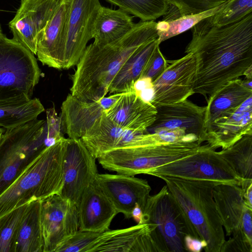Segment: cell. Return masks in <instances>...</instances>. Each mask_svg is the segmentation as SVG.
<instances>
[{
  "label": "cell",
  "mask_w": 252,
  "mask_h": 252,
  "mask_svg": "<svg viewBox=\"0 0 252 252\" xmlns=\"http://www.w3.org/2000/svg\"><path fill=\"white\" fill-rule=\"evenodd\" d=\"M100 233L78 230L61 243L54 252H91Z\"/></svg>",
  "instance_id": "obj_34"
},
{
  "label": "cell",
  "mask_w": 252,
  "mask_h": 252,
  "mask_svg": "<svg viewBox=\"0 0 252 252\" xmlns=\"http://www.w3.org/2000/svg\"><path fill=\"white\" fill-rule=\"evenodd\" d=\"M156 108L155 120L146 133L172 131L200 145L206 141V106L197 105L187 99Z\"/></svg>",
  "instance_id": "obj_10"
},
{
  "label": "cell",
  "mask_w": 252,
  "mask_h": 252,
  "mask_svg": "<svg viewBox=\"0 0 252 252\" xmlns=\"http://www.w3.org/2000/svg\"><path fill=\"white\" fill-rule=\"evenodd\" d=\"M79 230L102 232L118 214L96 180L84 191L77 206Z\"/></svg>",
  "instance_id": "obj_21"
},
{
  "label": "cell",
  "mask_w": 252,
  "mask_h": 252,
  "mask_svg": "<svg viewBox=\"0 0 252 252\" xmlns=\"http://www.w3.org/2000/svg\"><path fill=\"white\" fill-rule=\"evenodd\" d=\"M168 65V60L165 59L158 47L140 78H148L153 82L162 73Z\"/></svg>",
  "instance_id": "obj_37"
},
{
  "label": "cell",
  "mask_w": 252,
  "mask_h": 252,
  "mask_svg": "<svg viewBox=\"0 0 252 252\" xmlns=\"http://www.w3.org/2000/svg\"><path fill=\"white\" fill-rule=\"evenodd\" d=\"M158 47L159 43L157 38L132 55L115 77L109 93H121L134 89L135 83L142 77Z\"/></svg>",
  "instance_id": "obj_28"
},
{
  "label": "cell",
  "mask_w": 252,
  "mask_h": 252,
  "mask_svg": "<svg viewBox=\"0 0 252 252\" xmlns=\"http://www.w3.org/2000/svg\"><path fill=\"white\" fill-rule=\"evenodd\" d=\"M143 213V223L156 225L168 252H185L183 240L187 235L200 239L166 185L157 193L150 195Z\"/></svg>",
  "instance_id": "obj_8"
},
{
  "label": "cell",
  "mask_w": 252,
  "mask_h": 252,
  "mask_svg": "<svg viewBox=\"0 0 252 252\" xmlns=\"http://www.w3.org/2000/svg\"><path fill=\"white\" fill-rule=\"evenodd\" d=\"M218 154L241 180H252V134H247Z\"/></svg>",
  "instance_id": "obj_30"
},
{
  "label": "cell",
  "mask_w": 252,
  "mask_h": 252,
  "mask_svg": "<svg viewBox=\"0 0 252 252\" xmlns=\"http://www.w3.org/2000/svg\"><path fill=\"white\" fill-rule=\"evenodd\" d=\"M201 145L192 141L164 142L150 133L146 143L113 149L97 159L107 170L134 176L148 174L159 166L191 155Z\"/></svg>",
  "instance_id": "obj_5"
},
{
  "label": "cell",
  "mask_w": 252,
  "mask_h": 252,
  "mask_svg": "<svg viewBox=\"0 0 252 252\" xmlns=\"http://www.w3.org/2000/svg\"><path fill=\"white\" fill-rule=\"evenodd\" d=\"M143 210L140 206L137 204L133 208L131 213V218L137 222L143 223Z\"/></svg>",
  "instance_id": "obj_42"
},
{
  "label": "cell",
  "mask_w": 252,
  "mask_h": 252,
  "mask_svg": "<svg viewBox=\"0 0 252 252\" xmlns=\"http://www.w3.org/2000/svg\"><path fill=\"white\" fill-rule=\"evenodd\" d=\"M252 12V0H232L222 10L210 16L212 23L221 27L237 22Z\"/></svg>",
  "instance_id": "obj_33"
},
{
  "label": "cell",
  "mask_w": 252,
  "mask_h": 252,
  "mask_svg": "<svg viewBox=\"0 0 252 252\" xmlns=\"http://www.w3.org/2000/svg\"><path fill=\"white\" fill-rule=\"evenodd\" d=\"M5 35L3 33L1 25H0V39L3 37H4Z\"/></svg>",
  "instance_id": "obj_43"
},
{
  "label": "cell",
  "mask_w": 252,
  "mask_h": 252,
  "mask_svg": "<svg viewBox=\"0 0 252 252\" xmlns=\"http://www.w3.org/2000/svg\"><path fill=\"white\" fill-rule=\"evenodd\" d=\"M41 75L33 53L13 38L0 39V101L32 98Z\"/></svg>",
  "instance_id": "obj_7"
},
{
  "label": "cell",
  "mask_w": 252,
  "mask_h": 252,
  "mask_svg": "<svg viewBox=\"0 0 252 252\" xmlns=\"http://www.w3.org/2000/svg\"><path fill=\"white\" fill-rule=\"evenodd\" d=\"M45 111L36 97H21L0 101V126L12 129L37 118Z\"/></svg>",
  "instance_id": "obj_29"
},
{
  "label": "cell",
  "mask_w": 252,
  "mask_h": 252,
  "mask_svg": "<svg viewBox=\"0 0 252 252\" xmlns=\"http://www.w3.org/2000/svg\"><path fill=\"white\" fill-rule=\"evenodd\" d=\"M169 191L184 211L200 239L205 252H220L225 241L224 231L213 196L220 182L161 176Z\"/></svg>",
  "instance_id": "obj_4"
},
{
  "label": "cell",
  "mask_w": 252,
  "mask_h": 252,
  "mask_svg": "<svg viewBox=\"0 0 252 252\" xmlns=\"http://www.w3.org/2000/svg\"><path fill=\"white\" fill-rule=\"evenodd\" d=\"M30 203L15 208L0 217V252H11L17 229Z\"/></svg>",
  "instance_id": "obj_32"
},
{
  "label": "cell",
  "mask_w": 252,
  "mask_h": 252,
  "mask_svg": "<svg viewBox=\"0 0 252 252\" xmlns=\"http://www.w3.org/2000/svg\"><path fill=\"white\" fill-rule=\"evenodd\" d=\"M196 60L192 53L168 60L162 73L152 82L153 96L150 103L155 107L184 101L194 94Z\"/></svg>",
  "instance_id": "obj_11"
},
{
  "label": "cell",
  "mask_w": 252,
  "mask_h": 252,
  "mask_svg": "<svg viewBox=\"0 0 252 252\" xmlns=\"http://www.w3.org/2000/svg\"><path fill=\"white\" fill-rule=\"evenodd\" d=\"M247 134H252V96L235 112L217 119L207 126L206 142L214 150L225 149Z\"/></svg>",
  "instance_id": "obj_19"
},
{
  "label": "cell",
  "mask_w": 252,
  "mask_h": 252,
  "mask_svg": "<svg viewBox=\"0 0 252 252\" xmlns=\"http://www.w3.org/2000/svg\"><path fill=\"white\" fill-rule=\"evenodd\" d=\"M148 175L191 180H206L241 185L243 181L235 174L218 152L207 144L201 145L194 154L159 166Z\"/></svg>",
  "instance_id": "obj_9"
},
{
  "label": "cell",
  "mask_w": 252,
  "mask_h": 252,
  "mask_svg": "<svg viewBox=\"0 0 252 252\" xmlns=\"http://www.w3.org/2000/svg\"><path fill=\"white\" fill-rule=\"evenodd\" d=\"M101 6L99 0H71L67 23L64 69L77 64L93 38L94 23Z\"/></svg>",
  "instance_id": "obj_15"
},
{
  "label": "cell",
  "mask_w": 252,
  "mask_h": 252,
  "mask_svg": "<svg viewBox=\"0 0 252 252\" xmlns=\"http://www.w3.org/2000/svg\"><path fill=\"white\" fill-rule=\"evenodd\" d=\"M252 207L247 206L242 217V229L249 241L252 243Z\"/></svg>",
  "instance_id": "obj_40"
},
{
  "label": "cell",
  "mask_w": 252,
  "mask_h": 252,
  "mask_svg": "<svg viewBox=\"0 0 252 252\" xmlns=\"http://www.w3.org/2000/svg\"><path fill=\"white\" fill-rule=\"evenodd\" d=\"M43 252H54L63 241L79 230L76 204L54 194L40 201Z\"/></svg>",
  "instance_id": "obj_13"
},
{
  "label": "cell",
  "mask_w": 252,
  "mask_h": 252,
  "mask_svg": "<svg viewBox=\"0 0 252 252\" xmlns=\"http://www.w3.org/2000/svg\"><path fill=\"white\" fill-rule=\"evenodd\" d=\"M229 0H168L181 16L192 15L213 9Z\"/></svg>",
  "instance_id": "obj_35"
},
{
  "label": "cell",
  "mask_w": 252,
  "mask_h": 252,
  "mask_svg": "<svg viewBox=\"0 0 252 252\" xmlns=\"http://www.w3.org/2000/svg\"><path fill=\"white\" fill-rule=\"evenodd\" d=\"M46 122L37 118L0 135V195L46 148Z\"/></svg>",
  "instance_id": "obj_6"
},
{
  "label": "cell",
  "mask_w": 252,
  "mask_h": 252,
  "mask_svg": "<svg viewBox=\"0 0 252 252\" xmlns=\"http://www.w3.org/2000/svg\"><path fill=\"white\" fill-rule=\"evenodd\" d=\"M46 112L47 137L54 145L64 137L61 130L60 118L57 116L54 107L47 109Z\"/></svg>",
  "instance_id": "obj_36"
},
{
  "label": "cell",
  "mask_w": 252,
  "mask_h": 252,
  "mask_svg": "<svg viewBox=\"0 0 252 252\" xmlns=\"http://www.w3.org/2000/svg\"><path fill=\"white\" fill-rule=\"evenodd\" d=\"M143 134L120 126L103 112L81 139L91 154L97 158L111 149L133 145Z\"/></svg>",
  "instance_id": "obj_22"
},
{
  "label": "cell",
  "mask_w": 252,
  "mask_h": 252,
  "mask_svg": "<svg viewBox=\"0 0 252 252\" xmlns=\"http://www.w3.org/2000/svg\"><path fill=\"white\" fill-rule=\"evenodd\" d=\"M153 223L101 232L91 252H168Z\"/></svg>",
  "instance_id": "obj_14"
},
{
  "label": "cell",
  "mask_w": 252,
  "mask_h": 252,
  "mask_svg": "<svg viewBox=\"0 0 252 252\" xmlns=\"http://www.w3.org/2000/svg\"><path fill=\"white\" fill-rule=\"evenodd\" d=\"M232 0L202 13L181 16L174 20H162L156 23V29L159 44L167 39L182 33L192 28L202 20L211 16L222 10Z\"/></svg>",
  "instance_id": "obj_31"
},
{
  "label": "cell",
  "mask_w": 252,
  "mask_h": 252,
  "mask_svg": "<svg viewBox=\"0 0 252 252\" xmlns=\"http://www.w3.org/2000/svg\"><path fill=\"white\" fill-rule=\"evenodd\" d=\"M67 138L44 149L0 195V217L19 206L59 194Z\"/></svg>",
  "instance_id": "obj_3"
},
{
  "label": "cell",
  "mask_w": 252,
  "mask_h": 252,
  "mask_svg": "<svg viewBox=\"0 0 252 252\" xmlns=\"http://www.w3.org/2000/svg\"><path fill=\"white\" fill-rule=\"evenodd\" d=\"M71 0H60L52 16L40 34L36 55L43 65L64 69L66 29Z\"/></svg>",
  "instance_id": "obj_18"
},
{
  "label": "cell",
  "mask_w": 252,
  "mask_h": 252,
  "mask_svg": "<svg viewBox=\"0 0 252 252\" xmlns=\"http://www.w3.org/2000/svg\"><path fill=\"white\" fill-rule=\"evenodd\" d=\"M133 17L120 8L113 9L101 6L93 25V43L105 45L122 37L134 26Z\"/></svg>",
  "instance_id": "obj_26"
},
{
  "label": "cell",
  "mask_w": 252,
  "mask_h": 252,
  "mask_svg": "<svg viewBox=\"0 0 252 252\" xmlns=\"http://www.w3.org/2000/svg\"><path fill=\"white\" fill-rule=\"evenodd\" d=\"M240 186L246 202L252 207V180H243Z\"/></svg>",
  "instance_id": "obj_41"
},
{
  "label": "cell",
  "mask_w": 252,
  "mask_h": 252,
  "mask_svg": "<svg viewBox=\"0 0 252 252\" xmlns=\"http://www.w3.org/2000/svg\"><path fill=\"white\" fill-rule=\"evenodd\" d=\"M95 180L118 214L122 213L126 218H131L137 204L143 211L151 190L146 180L122 174L99 173Z\"/></svg>",
  "instance_id": "obj_17"
},
{
  "label": "cell",
  "mask_w": 252,
  "mask_h": 252,
  "mask_svg": "<svg viewBox=\"0 0 252 252\" xmlns=\"http://www.w3.org/2000/svg\"><path fill=\"white\" fill-rule=\"evenodd\" d=\"M4 131V129L3 128L0 127V134L3 133Z\"/></svg>",
  "instance_id": "obj_44"
},
{
  "label": "cell",
  "mask_w": 252,
  "mask_h": 252,
  "mask_svg": "<svg viewBox=\"0 0 252 252\" xmlns=\"http://www.w3.org/2000/svg\"><path fill=\"white\" fill-rule=\"evenodd\" d=\"M155 21L135 23L117 40L102 45H87L71 75V94L81 100H99L109 93L115 77L134 53L158 38Z\"/></svg>",
  "instance_id": "obj_2"
},
{
  "label": "cell",
  "mask_w": 252,
  "mask_h": 252,
  "mask_svg": "<svg viewBox=\"0 0 252 252\" xmlns=\"http://www.w3.org/2000/svg\"><path fill=\"white\" fill-rule=\"evenodd\" d=\"M213 196L226 235H234L243 232V215L246 206L250 205L244 198L240 185L231 183H219L213 188Z\"/></svg>",
  "instance_id": "obj_24"
},
{
  "label": "cell",
  "mask_w": 252,
  "mask_h": 252,
  "mask_svg": "<svg viewBox=\"0 0 252 252\" xmlns=\"http://www.w3.org/2000/svg\"><path fill=\"white\" fill-rule=\"evenodd\" d=\"M60 0H21L8 26L13 39L34 55L38 38L52 16Z\"/></svg>",
  "instance_id": "obj_16"
},
{
  "label": "cell",
  "mask_w": 252,
  "mask_h": 252,
  "mask_svg": "<svg viewBox=\"0 0 252 252\" xmlns=\"http://www.w3.org/2000/svg\"><path fill=\"white\" fill-rule=\"evenodd\" d=\"M190 29L191 39L185 53L193 54L196 60L194 94L207 100V95L252 69V12L221 27L209 17Z\"/></svg>",
  "instance_id": "obj_1"
},
{
  "label": "cell",
  "mask_w": 252,
  "mask_h": 252,
  "mask_svg": "<svg viewBox=\"0 0 252 252\" xmlns=\"http://www.w3.org/2000/svg\"><path fill=\"white\" fill-rule=\"evenodd\" d=\"M1 134H0V135Z\"/></svg>",
  "instance_id": "obj_45"
},
{
  "label": "cell",
  "mask_w": 252,
  "mask_h": 252,
  "mask_svg": "<svg viewBox=\"0 0 252 252\" xmlns=\"http://www.w3.org/2000/svg\"><path fill=\"white\" fill-rule=\"evenodd\" d=\"M251 96L252 89L245 86L239 78L222 86L207 99L205 112L206 129L217 119L235 112Z\"/></svg>",
  "instance_id": "obj_25"
},
{
  "label": "cell",
  "mask_w": 252,
  "mask_h": 252,
  "mask_svg": "<svg viewBox=\"0 0 252 252\" xmlns=\"http://www.w3.org/2000/svg\"><path fill=\"white\" fill-rule=\"evenodd\" d=\"M252 252V243L244 233H239L225 241L220 252Z\"/></svg>",
  "instance_id": "obj_38"
},
{
  "label": "cell",
  "mask_w": 252,
  "mask_h": 252,
  "mask_svg": "<svg viewBox=\"0 0 252 252\" xmlns=\"http://www.w3.org/2000/svg\"><path fill=\"white\" fill-rule=\"evenodd\" d=\"M104 112L120 126L146 133L155 120L157 109L150 102L144 101L133 89L121 93L115 103Z\"/></svg>",
  "instance_id": "obj_20"
},
{
  "label": "cell",
  "mask_w": 252,
  "mask_h": 252,
  "mask_svg": "<svg viewBox=\"0 0 252 252\" xmlns=\"http://www.w3.org/2000/svg\"><path fill=\"white\" fill-rule=\"evenodd\" d=\"M103 112L99 100L85 101L69 94L61 106L62 131L69 138H81Z\"/></svg>",
  "instance_id": "obj_23"
},
{
  "label": "cell",
  "mask_w": 252,
  "mask_h": 252,
  "mask_svg": "<svg viewBox=\"0 0 252 252\" xmlns=\"http://www.w3.org/2000/svg\"><path fill=\"white\" fill-rule=\"evenodd\" d=\"M40 200L32 202L15 234L11 252H43Z\"/></svg>",
  "instance_id": "obj_27"
},
{
  "label": "cell",
  "mask_w": 252,
  "mask_h": 252,
  "mask_svg": "<svg viewBox=\"0 0 252 252\" xmlns=\"http://www.w3.org/2000/svg\"><path fill=\"white\" fill-rule=\"evenodd\" d=\"M95 159L81 138H67L63 186L59 195L77 207L85 190L96 179L98 172Z\"/></svg>",
  "instance_id": "obj_12"
},
{
  "label": "cell",
  "mask_w": 252,
  "mask_h": 252,
  "mask_svg": "<svg viewBox=\"0 0 252 252\" xmlns=\"http://www.w3.org/2000/svg\"><path fill=\"white\" fill-rule=\"evenodd\" d=\"M183 245L185 251L200 252L206 248L207 243L203 240L187 235L184 238Z\"/></svg>",
  "instance_id": "obj_39"
}]
</instances>
